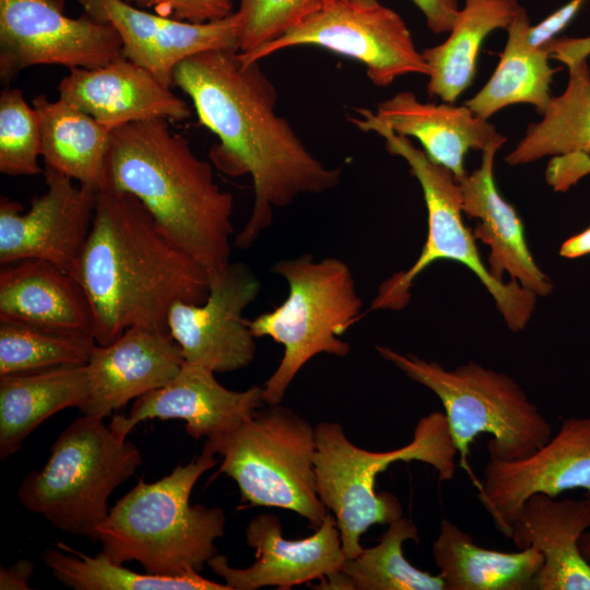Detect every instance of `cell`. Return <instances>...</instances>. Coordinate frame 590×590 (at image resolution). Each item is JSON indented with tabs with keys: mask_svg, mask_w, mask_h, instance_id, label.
Masks as SVG:
<instances>
[{
	"mask_svg": "<svg viewBox=\"0 0 590 590\" xmlns=\"http://www.w3.org/2000/svg\"><path fill=\"white\" fill-rule=\"evenodd\" d=\"M238 52L217 49L188 57L176 67L174 85L191 98L200 125L220 139L210 150L211 163L228 176L252 179V211L234 240L246 249L271 225L274 206L333 189L342 170L308 151L275 111L278 92L259 62L244 63Z\"/></svg>",
	"mask_w": 590,
	"mask_h": 590,
	"instance_id": "1",
	"label": "cell"
},
{
	"mask_svg": "<svg viewBox=\"0 0 590 590\" xmlns=\"http://www.w3.org/2000/svg\"><path fill=\"white\" fill-rule=\"evenodd\" d=\"M74 278L88 297L99 345L134 327L168 332L172 307L201 304L210 288L208 272L173 243L144 205L109 186L98 190Z\"/></svg>",
	"mask_w": 590,
	"mask_h": 590,
	"instance_id": "2",
	"label": "cell"
},
{
	"mask_svg": "<svg viewBox=\"0 0 590 590\" xmlns=\"http://www.w3.org/2000/svg\"><path fill=\"white\" fill-rule=\"evenodd\" d=\"M103 186L137 198L209 278L231 263L233 194L220 188L211 163L199 158L167 119L110 131Z\"/></svg>",
	"mask_w": 590,
	"mask_h": 590,
	"instance_id": "3",
	"label": "cell"
},
{
	"mask_svg": "<svg viewBox=\"0 0 590 590\" xmlns=\"http://www.w3.org/2000/svg\"><path fill=\"white\" fill-rule=\"evenodd\" d=\"M217 462L202 451L156 482L140 480L99 524L102 552L119 564L135 560L149 574L200 573L219 554L215 540L224 535L226 518L219 507L191 505L190 494Z\"/></svg>",
	"mask_w": 590,
	"mask_h": 590,
	"instance_id": "4",
	"label": "cell"
},
{
	"mask_svg": "<svg viewBox=\"0 0 590 590\" xmlns=\"http://www.w3.org/2000/svg\"><path fill=\"white\" fill-rule=\"evenodd\" d=\"M315 470L318 494L337 521L345 558L364 550L361 536L374 524H389L402 517V506L389 492L376 493L378 473L398 461H420L433 467L440 482L456 472L457 448L444 412L418 420L412 440L389 451H369L354 445L337 422L315 426Z\"/></svg>",
	"mask_w": 590,
	"mask_h": 590,
	"instance_id": "5",
	"label": "cell"
},
{
	"mask_svg": "<svg viewBox=\"0 0 590 590\" xmlns=\"http://www.w3.org/2000/svg\"><path fill=\"white\" fill-rule=\"evenodd\" d=\"M355 111L358 116L351 117L350 121L356 128L378 133L385 139L387 150L408 163L422 187L428 214L427 238L418 258L409 269L393 273L380 284L367 311L403 309L410 302L411 287L417 275L435 261L452 260L464 264L477 276L512 332L523 330L532 317L538 296L517 281L504 283L491 275L480 257L474 235L462 221L461 190L452 172L433 162L408 137L397 134L375 120L369 109L356 108Z\"/></svg>",
	"mask_w": 590,
	"mask_h": 590,
	"instance_id": "6",
	"label": "cell"
},
{
	"mask_svg": "<svg viewBox=\"0 0 590 590\" xmlns=\"http://www.w3.org/2000/svg\"><path fill=\"white\" fill-rule=\"evenodd\" d=\"M142 461L140 449L103 418L82 415L61 432L45 465L24 477L16 496L57 529L96 543L111 493Z\"/></svg>",
	"mask_w": 590,
	"mask_h": 590,
	"instance_id": "7",
	"label": "cell"
},
{
	"mask_svg": "<svg viewBox=\"0 0 590 590\" xmlns=\"http://www.w3.org/2000/svg\"><path fill=\"white\" fill-rule=\"evenodd\" d=\"M271 271L288 285L286 299L248 320L256 338L269 337L284 347L282 359L263 385L268 405L280 404L298 371L318 354L340 357L351 346L340 339L362 317V299L349 264L311 253L274 263Z\"/></svg>",
	"mask_w": 590,
	"mask_h": 590,
	"instance_id": "8",
	"label": "cell"
},
{
	"mask_svg": "<svg viewBox=\"0 0 590 590\" xmlns=\"http://www.w3.org/2000/svg\"><path fill=\"white\" fill-rule=\"evenodd\" d=\"M381 357L441 401L449 432L465 465L470 446L491 435L489 460L524 458L552 437L553 428L538 406L508 375L470 361L455 369L388 346H376Z\"/></svg>",
	"mask_w": 590,
	"mask_h": 590,
	"instance_id": "9",
	"label": "cell"
},
{
	"mask_svg": "<svg viewBox=\"0 0 590 590\" xmlns=\"http://www.w3.org/2000/svg\"><path fill=\"white\" fill-rule=\"evenodd\" d=\"M202 451L222 457L219 472L236 482L249 505L291 510L314 530L328 515L317 487L315 427L293 410L259 409L235 429L206 439Z\"/></svg>",
	"mask_w": 590,
	"mask_h": 590,
	"instance_id": "10",
	"label": "cell"
},
{
	"mask_svg": "<svg viewBox=\"0 0 590 590\" xmlns=\"http://www.w3.org/2000/svg\"><path fill=\"white\" fill-rule=\"evenodd\" d=\"M316 46L355 59L377 86L390 85L406 74L429 75V68L414 45L403 19L380 4L332 0L279 37L249 51L238 52L244 63L283 49Z\"/></svg>",
	"mask_w": 590,
	"mask_h": 590,
	"instance_id": "11",
	"label": "cell"
},
{
	"mask_svg": "<svg viewBox=\"0 0 590 590\" xmlns=\"http://www.w3.org/2000/svg\"><path fill=\"white\" fill-rule=\"evenodd\" d=\"M122 56L108 23L64 14V0H0V79L12 81L37 64L103 67Z\"/></svg>",
	"mask_w": 590,
	"mask_h": 590,
	"instance_id": "12",
	"label": "cell"
},
{
	"mask_svg": "<svg viewBox=\"0 0 590 590\" xmlns=\"http://www.w3.org/2000/svg\"><path fill=\"white\" fill-rule=\"evenodd\" d=\"M46 191L23 205L0 199L1 266L38 259L75 275L78 262L92 227L98 189L47 167Z\"/></svg>",
	"mask_w": 590,
	"mask_h": 590,
	"instance_id": "13",
	"label": "cell"
},
{
	"mask_svg": "<svg viewBox=\"0 0 590 590\" xmlns=\"http://www.w3.org/2000/svg\"><path fill=\"white\" fill-rule=\"evenodd\" d=\"M259 279L241 262H231L210 278V288L201 304L177 303L167 319L169 335L178 344L186 363L214 373L247 367L256 354V337L245 309L258 297Z\"/></svg>",
	"mask_w": 590,
	"mask_h": 590,
	"instance_id": "14",
	"label": "cell"
},
{
	"mask_svg": "<svg viewBox=\"0 0 590 590\" xmlns=\"http://www.w3.org/2000/svg\"><path fill=\"white\" fill-rule=\"evenodd\" d=\"M577 488L590 497V417L565 418L546 444L524 458L488 460L477 497L496 529L509 538L532 495L557 497Z\"/></svg>",
	"mask_w": 590,
	"mask_h": 590,
	"instance_id": "15",
	"label": "cell"
},
{
	"mask_svg": "<svg viewBox=\"0 0 590 590\" xmlns=\"http://www.w3.org/2000/svg\"><path fill=\"white\" fill-rule=\"evenodd\" d=\"M95 21L110 24L122 43V55L172 87L176 67L193 55L217 49L239 51L236 12L226 17L189 23L148 12L126 0H76Z\"/></svg>",
	"mask_w": 590,
	"mask_h": 590,
	"instance_id": "16",
	"label": "cell"
},
{
	"mask_svg": "<svg viewBox=\"0 0 590 590\" xmlns=\"http://www.w3.org/2000/svg\"><path fill=\"white\" fill-rule=\"evenodd\" d=\"M246 541L256 555L249 567H231L227 557L220 554L208 563L229 590L291 589L340 570L345 559L341 534L331 514L312 534L299 540L283 538L280 519L272 514H260L248 522Z\"/></svg>",
	"mask_w": 590,
	"mask_h": 590,
	"instance_id": "17",
	"label": "cell"
},
{
	"mask_svg": "<svg viewBox=\"0 0 590 590\" xmlns=\"http://www.w3.org/2000/svg\"><path fill=\"white\" fill-rule=\"evenodd\" d=\"M214 374L185 362L168 384L135 399L128 415L116 414L110 428L120 438H127L141 422L176 418L186 422L190 437L211 439L235 429L266 403L263 386L229 390Z\"/></svg>",
	"mask_w": 590,
	"mask_h": 590,
	"instance_id": "18",
	"label": "cell"
},
{
	"mask_svg": "<svg viewBox=\"0 0 590 590\" xmlns=\"http://www.w3.org/2000/svg\"><path fill=\"white\" fill-rule=\"evenodd\" d=\"M184 363L168 332L130 328L113 342L95 346L86 364L90 392L78 409L82 415L104 418L168 384Z\"/></svg>",
	"mask_w": 590,
	"mask_h": 590,
	"instance_id": "19",
	"label": "cell"
},
{
	"mask_svg": "<svg viewBox=\"0 0 590 590\" xmlns=\"http://www.w3.org/2000/svg\"><path fill=\"white\" fill-rule=\"evenodd\" d=\"M59 98L88 114L109 131L164 118L181 121L189 106L150 71L123 55L94 69L73 68L58 84Z\"/></svg>",
	"mask_w": 590,
	"mask_h": 590,
	"instance_id": "20",
	"label": "cell"
},
{
	"mask_svg": "<svg viewBox=\"0 0 590 590\" xmlns=\"http://www.w3.org/2000/svg\"><path fill=\"white\" fill-rule=\"evenodd\" d=\"M590 528V497L556 499L534 494L523 504L509 539L518 550L529 546L543 556L533 590H590V562L579 540Z\"/></svg>",
	"mask_w": 590,
	"mask_h": 590,
	"instance_id": "21",
	"label": "cell"
},
{
	"mask_svg": "<svg viewBox=\"0 0 590 590\" xmlns=\"http://www.w3.org/2000/svg\"><path fill=\"white\" fill-rule=\"evenodd\" d=\"M502 146L494 144L484 150L480 167L458 180L462 212L476 220L473 235L489 247L488 271L494 279L503 281L506 272L536 296H547L553 284L528 248L517 211L500 196L494 181V158Z\"/></svg>",
	"mask_w": 590,
	"mask_h": 590,
	"instance_id": "22",
	"label": "cell"
},
{
	"mask_svg": "<svg viewBox=\"0 0 590 590\" xmlns=\"http://www.w3.org/2000/svg\"><path fill=\"white\" fill-rule=\"evenodd\" d=\"M0 321L94 338V315L84 288L72 274L45 260L1 267Z\"/></svg>",
	"mask_w": 590,
	"mask_h": 590,
	"instance_id": "23",
	"label": "cell"
},
{
	"mask_svg": "<svg viewBox=\"0 0 590 590\" xmlns=\"http://www.w3.org/2000/svg\"><path fill=\"white\" fill-rule=\"evenodd\" d=\"M371 116L394 133L417 139L427 156L451 170L458 180L467 175L464 158L470 150L483 152L507 141L467 105L424 103L411 91L379 103Z\"/></svg>",
	"mask_w": 590,
	"mask_h": 590,
	"instance_id": "24",
	"label": "cell"
},
{
	"mask_svg": "<svg viewBox=\"0 0 590 590\" xmlns=\"http://www.w3.org/2000/svg\"><path fill=\"white\" fill-rule=\"evenodd\" d=\"M90 392L87 365L0 377V458L7 460L45 420L79 408Z\"/></svg>",
	"mask_w": 590,
	"mask_h": 590,
	"instance_id": "25",
	"label": "cell"
},
{
	"mask_svg": "<svg viewBox=\"0 0 590 590\" xmlns=\"http://www.w3.org/2000/svg\"><path fill=\"white\" fill-rule=\"evenodd\" d=\"M432 553L445 590H533L543 565L532 546L510 553L485 548L447 519L440 522Z\"/></svg>",
	"mask_w": 590,
	"mask_h": 590,
	"instance_id": "26",
	"label": "cell"
},
{
	"mask_svg": "<svg viewBox=\"0 0 590 590\" xmlns=\"http://www.w3.org/2000/svg\"><path fill=\"white\" fill-rule=\"evenodd\" d=\"M520 8L518 0H464L447 39L422 50L429 68L427 94L452 104L472 84L485 38L506 31Z\"/></svg>",
	"mask_w": 590,
	"mask_h": 590,
	"instance_id": "27",
	"label": "cell"
},
{
	"mask_svg": "<svg viewBox=\"0 0 590 590\" xmlns=\"http://www.w3.org/2000/svg\"><path fill=\"white\" fill-rule=\"evenodd\" d=\"M530 19L523 7L514 16L499 62L485 85L467 105L481 118H491L514 104H529L542 115L551 99V84L558 69L550 64L548 48L532 46L528 40Z\"/></svg>",
	"mask_w": 590,
	"mask_h": 590,
	"instance_id": "28",
	"label": "cell"
},
{
	"mask_svg": "<svg viewBox=\"0 0 590 590\" xmlns=\"http://www.w3.org/2000/svg\"><path fill=\"white\" fill-rule=\"evenodd\" d=\"M32 105L39 117L45 165L99 190L105 182L110 131L61 98L51 102L38 95Z\"/></svg>",
	"mask_w": 590,
	"mask_h": 590,
	"instance_id": "29",
	"label": "cell"
},
{
	"mask_svg": "<svg viewBox=\"0 0 590 590\" xmlns=\"http://www.w3.org/2000/svg\"><path fill=\"white\" fill-rule=\"evenodd\" d=\"M567 68L564 92L552 97L539 122L529 125L505 157L509 165L528 164L546 156L590 154V69L587 60Z\"/></svg>",
	"mask_w": 590,
	"mask_h": 590,
	"instance_id": "30",
	"label": "cell"
},
{
	"mask_svg": "<svg viewBox=\"0 0 590 590\" xmlns=\"http://www.w3.org/2000/svg\"><path fill=\"white\" fill-rule=\"evenodd\" d=\"M418 542L414 522L401 517L388 524L378 543L345 558L340 570L320 579L326 590H445L440 575L413 566L403 555V543Z\"/></svg>",
	"mask_w": 590,
	"mask_h": 590,
	"instance_id": "31",
	"label": "cell"
},
{
	"mask_svg": "<svg viewBox=\"0 0 590 590\" xmlns=\"http://www.w3.org/2000/svg\"><path fill=\"white\" fill-rule=\"evenodd\" d=\"M43 562L57 580L75 590H229L197 571L182 576L139 574L102 551L88 556L62 542L57 543V550H46Z\"/></svg>",
	"mask_w": 590,
	"mask_h": 590,
	"instance_id": "32",
	"label": "cell"
},
{
	"mask_svg": "<svg viewBox=\"0 0 590 590\" xmlns=\"http://www.w3.org/2000/svg\"><path fill=\"white\" fill-rule=\"evenodd\" d=\"M96 345L93 337L64 334L0 321V377L85 365Z\"/></svg>",
	"mask_w": 590,
	"mask_h": 590,
	"instance_id": "33",
	"label": "cell"
},
{
	"mask_svg": "<svg viewBox=\"0 0 590 590\" xmlns=\"http://www.w3.org/2000/svg\"><path fill=\"white\" fill-rule=\"evenodd\" d=\"M40 122L21 90L7 87L0 95V172L8 176L42 173Z\"/></svg>",
	"mask_w": 590,
	"mask_h": 590,
	"instance_id": "34",
	"label": "cell"
},
{
	"mask_svg": "<svg viewBox=\"0 0 590 590\" xmlns=\"http://www.w3.org/2000/svg\"><path fill=\"white\" fill-rule=\"evenodd\" d=\"M332 0H239V52L282 35Z\"/></svg>",
	"mask_w": 590,
	"mask_h": 590,
	"instance_id": "35",
	"label": "cell"
},
{
	"mask_svg": "<svg viewBox=\"0 0 590 590\" xmlns=\"http://www.w3.org/2000/svg\"><path fill=\"white\" fill-rule=\"evenodd\" d=\"M130 3L189 23H206L233 13L232 0H130Z\"/></svg>",
	"mask_w": 590,
	"mask_h": 590,
	"instance_id": "36",
	"label": "cell"
},
{
	"mask_svg": "<svg viewBox=\"0 0 590 590\" xmlns=\"http://www.w3.org/2000/svg\"><path fill=\"white\" fill-rule=\"evenodd\" d=\"M586 1L570 0L538 24H531L528 31L529 43L535 47H545L570 23Z\"/></svg>",
	"mask_w": 590,
	"mask_h": 590,
	"instance_id": "37",
	"label": "cell"
},
{
	"mask_svg": "<svg viewBox=\"0 0 590 590\" xmlns=\"http://www.w3.org/2000/svg\"><path fill=\"white\" fill-rule=\"evenodd\" d=\"M375 4L378 0H351ZM423 13L428 28L435 34L449 33L460 10L458 0H412Z\"/></svg>",
	"mask_w": 590,
	"mask_h": 590,
	"instance_id": "38",
	"label": "cell"
},
{
	"mask_svg": "<svg viewBox=\"0 0 590 590\" xmlns=\"http://www.w3.org/2000/svg\"><path fill=\"white\" fill-rule=\"evenodd\" d=\"M551 52V58H554L566 67L580 61L587 60L590 56V36L578 38H555L547 44Z\"/></svg>",
	"mask_w": 590,
	"mask_h": 590,
	"instance_id": "39",
	"label": "cell"
},
{
	"mask_svg": "<svg viewBox=\"0 0 590 590\" xmlns=\"http://www.w3.org/2000/svg\"><path fill=\"white\" fill-rule=\"evenodd\" d=\"M34 564L27 559H20L8 568L0 569L1 590H28V579L33 575Z\"/></svg>",
	"mask_w": 590,
	"mask_h": 590,
	"instance_id": "40",
	"label": "cell"
},
{
	"mask_svg": "<svg viewBox=\"0 0 590 590\" xmlns=\"http://www.w3.org/2000/svg\"><path fill=\"white\" fill-rule=\"evenodd\" d=\"M590 253V227L569 237L560 248L559 255L564 258L574 259Z\"/></svg>",
	"mask_w": 590,
	"mask_h": 590,
	"instance_id": "41",
	"label": "cell"
},
{
	"mask_svg": "<svg viewBox=\"0 0 590 590\" xmlns=\"http://www.w3.org/2000/svg\"><path fill=\"white\" fill-rule=\"evenodd\" d=\"M579 548L583 557L590 562V528L581 535Z\"/></svg>",
	"mask_w": 590,
	"mask_h": 590,
	"instance_id": "42",
	"label": "cell"
},
{
	"mask_svg": "<svg viewBox=\"0 0 590 590\" xmlns=\"http://www.w3.org/2000/svg\"><path fill=\"white\" fill-rule=\"evenodd\" d=\"M586 170L589 174L590 173V155L586 158Z\"/></svg>",
	"mask_w": 590,
	"mask_h": 590,
	"instance_id": "43",
	"label": "cell"
},
{
	"mask_svg": "<svg viewBox=\"0 0 590 590\" xmlns=\"http://www.w3.org/2000/svg\"><path fill=\"white\" fill-rule=\"evenodd\" d=\"M126 1L130 2V0H126Z\"/></svg>",
	"mask_w": 590,
	"mask_h": 590,
	"instance_id": "44",
	"label": "cell"
}]
</instances>
